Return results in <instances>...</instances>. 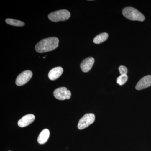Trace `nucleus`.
<instances>
[{
  "label": "nucleus",
  "mask_w": 151,
  "mask_h": 151,
  "mask_svg": "<svg viewBox=\"0 0 151 151\" xmlns=\"http://www.w3.org/2000/svg\"><path fill=\"white\" fill-rule=\"evenodd\" d=\"M59 44V40L55 37L44 39L36 45V51L38 53H44L52 51L57 48Z\"/></svg>",
  "instance_id": "nucleus-1"
},
{
  "label": "nucleus",
  "mask_w": 151,
  "mask_h": 151,
  "mask_svg": "<svg viewBox=\"0 0 151 151\" xmlns=\"http://www.w3.org/2000/svg\"><path fill=\"white\" fill-rule=\"evenodd\" d=\"M122 14L126 18L130 20L143 22L145 20V17L142 13L137 9L131 7L123 9Z\"/></svg>",
  "instance_id": "nucleus-2"
},
{
  "label": "nucleus",
  "mask_w": 151,
  "mask_h": 151,
  "mask_svg": "<svg viewBox=\"0 0 151 151\" xmlns=\"http://www.w3.org/2000/svg\"><path fill=\"white\" fill-rule=\"evenodd\" d=\"M70 17V12L65 9L55 11L50 14L48 16V18L50 20L55 22L67 20Z\"/></svg>",
  "instance_id": "nucleus-3"
},
{
  "label": "nucleus",
  "mask_w": 151,
  "mask_h": 151,
  "mask_svg": "<svg viewBox=\"0 0 151 151\" xmlns=\"http://www.w3.org/2000/svg\"><path fill=\"white\" fill-rule=\"evenodd\" d=\"M95 115L93 113H87L79 120L78 124V128L82 130L89 127L93 124L95 121Z\"/></svg>",
  "instance_id": "nucleus-4"
},
{
  "label": "nucleus",
  "mask_w": 151,
  "mask_h": 151,
  "mask_svg": "<svg viewBox=\"0 0 151 151\" xmlns=\"http://www.w3.org/2000/svg\"><path fill=\"white\" fill-rule=\"evenodd\" d=\"M53 95L58 100H68L71 97V92L70 90H68L66 87H61L55 89L53 92Z\"/></svg>",
  "instance_id": "nucleus-5"
},
{
  "label": "nucleus",
  "mask_w": 151,
  "mask_h": 151,
  "mask_svg": "<svg viewBox=\"0 0 151 151\" xmlns=\"http://www.w3.org/2000/svg\"><path fill=\"white\" fill-rule=\"evenodd\" d=\"M32 76V72L31 70H25L18 76L16 80V84L17 86H22L27 83Z\"/></svg>",
  "instance_id": "nucleus-6"
},
{
  "label": "nucleus",
  "mask_w": 151,
  "mask_h": 151,
  "mask_svg": "<svg viewBox=\"0 0 151 151\" xmlns=\"http://www.w3.org/2000/svg\"><path fill=\"white\" fill-rule=\"evenodd\" d=\"M151 86V75H147L141 78L136 86L138 90H142Z\"/></svg>",
  "instance_id": "nucleus-7"
},
{
  "label": "nucleus",
  "mask_w": 151,
  "mask_h": 151,
  "mask_svg": "<svg viewBox=\"0 0 151 151\" xmlns=\"http://www.w3.org/2000/svg\"><path fill=\"white\" fill-rule=\"evenodd\" d=\"M94 59L92 57H88L85 58L80 64L81 70L84 73L89 72L94 65Z\"/></svg>",
  "instance_id": "nucleus-8"
},
{
  "label": "nucleus",
  "mask_w": 151,
  "mask_h": 151,
  "mask_svg": "<svg viewBox=\"0 0 151 151\" xmlns=\"http://www.w3.org/2000/svg\"><path fill=\"white\" fill-rule=\"evenodd\" d=\"M35 120V116L33 114H30L26 115L22 119H20L18 122L19 127H27L29 124H32Z\"/></svg>",
  "instance_id": "nucleus-9"
},
{
  "label": "nucleus",
  "mask_w": 151,
  "mask_h": 151,
  "mask_svg": "<svg viewBox=\"0 0 151 151\" xmlns=\"http://www.w3.org/2000/svg\"><path fill=\"white\" fill-rule=\"evenodd\" d=\"M63 68L61 67H57L52 69L48 73V77L50 80H55L60 77L63 73Z\"/></svg>",
  "instance_id": "nucleus-10"
},
{
  "label": "nucleus",
  "mask_w": 151,
  "mask_h": 151,
  "mask_svg": "<svg viewBox=\"0 0 151 151\" xmlns=\"http://www.w3.org/2000/svg\"><path fill=\"white\" fill-rule=\"evenodd\" d=\"M50 136V131L47 129H45L42 130L37 139L38 142L41 145L45 144L48 140Z\"/></svg>",
  "instance_id": "nucleus-11"
},
{
  "label": "nucleus",
  "mask_w": 151,
  "mask_h": 151,
  "mask_svg": "<svg viewBox=\"0 0 151 151\" xmlns=\"http://www.w3.org/2000/svg\"><path fill=\"white\" fill-rule=\"evenodd\" d=\"M108 35L107 33H102L96 36L94 38V40H93V42L97 44L103 43V42L108 39Z\"/></svg>",
  "instance_id": "nucleus-12"
},
{
  "label": "nucleus",
  "mask_w": 151,
  "mask_h": 151,
  "mask_svg": "<svg viewBox=\"0 0 151 151\" xmlns=\"http://www.w3.org/2000/svg\"><path fill=\"white\" fill-rule=\"evenodd\" d=\"M6 22L8 24L14 26L22 27L24 26L25 25L24 23L23 22L12 19H7L6 20Z\"/></svg>",
  "instance_id": "nucleus-13"
},
{
  "label": "nucleus",
  "mask_w": 151,
  "mask_h": 151,
  "mask_svg": "<svg viewBox=\"0 0 151 151\" xmlns=\"http://www.w3.org/2000/svg\"><path fill=\"white\" fill-rule=\"evenodd\" d=\"M128 76L126 75H121L117 78V82L120 85H123L126 83L128 80Z\"/></svg>",
  "instance_id": "nucleus-14"
},
{
  "label": "nucleus",
  "mask_w": 151,
  "mask_h": 151,
  "mask_svg": "<svg viewBox=\"0 0 151 151\" xmlns=\"http://www.w3.org/2000/svg\"><path fill=\"white\" fill-rule=\"evenodd\" d=\"M119 70L121 75H126L128 72V69L126 66L121 65L119 67Z\"/></svg>",
  "instance_id": "nucleus-15"
},
{
  "label": "nucleus",
  "mask_w": 151,
  "mask_h": 151,
  "mask_svg": "<svg viewBox=\"0 0 151 151\" xmlns=\"http://www.w3.org/2000/svg\"><path fill=\"white\" fill-rule=\"evenodd\" d=\"M45 58V57H44L43 58Z\"/></svg>",
  "instance_id": "nucleus-16"
},
{
  "label": "nucleus",
  "mask_w": 151,
  "mask_h": 151,
  "mask_svg": "<svg viewBox=\"0 0 151 151\" xmlns=\"http://www.w3.org/2000/svg\"></svg>",
  "instance_id": "nucleus-17"
}]
</instances>
